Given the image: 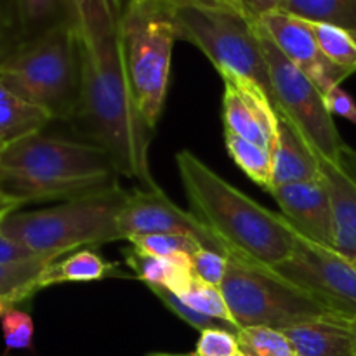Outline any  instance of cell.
<instances>
[{"label": "cell", "instance_id": "obj_1", "mask_svg": "<svg viewBox=\"0 0 356 356\" xmlns=\"http://www.w3.org/2000/svg\"><path fill=\"white\" fill-rule=\"evenodd\" d=\"M79 35L82 79L68 124L83 143L108 153L118 176L139 181L145 190H160L149 169L153 129L138 110L129 86L120 26L117 23Z\"/></svg>", "mask_w": 356, "mask_h": 356}, {"label": "cell", "instance_id": "obj_2", "mask_svg": "<svg viewBox=\"0 0 356 356\" xmlns=\"http://www.w3.org/2000/svg\"><path fill=\"white\" fill-rule=\"evenodd\" d=\"M176 163L190 212L218 240L222 254L270 270L291 256L298 232L284 216L242 193L188 149L177 153Z\"/></svg>", "mask_w": 356, "mask_h": 356}, {"label": "cell", "instance_id": "obj_3", "mask_svg": "<svg viewBox=\"0 0 356 356\" xmlns=\"http://www.w3.org/2000/svg\"><path fill=\"white\" fill-rule=\"evenodd\" d=\"M118 183L113 162L83 141L30 134L0 152V198L28 204L72 200Z\"/></svg>", "mask_w": 356, "mask_h": 356}, {"label": "cell", "instance_id": "obj_4", "mask_svg": "<svg viewBox=\"0 0 356 356\" xmlns=\"http://www.w3.org/2000/svg\"><path fill=\"white\" fill-rule=\"evenodd\" d=\"M129 198L120 184L37 211H13L0 219L7 238L33 254L63 256L82 247L122 240L118 216Z\"/></svg>", "mask_w": 356, "mask_h": 356}, {"label": "cell", "instance_id": "obj_5", "mask_svg": "<svg viewBox=\"0 0 356 356\" xmlns=\"http://www.w3.org/2000/svg\"><path fill=\"white\" fill-rule=\"evenodd\" d=\"M82 79L80 35L75 23L63 24L19 47L0 65V80L35 104L51 120L75 115Z\"/></svg>", "mask_w": 356, "mask_h": 356}, {"label": "cell", "instance_id": "obj_6", "mask_svg": "<svg viewBox=\"0 0 356 356\" xmlns=\"http://www.w3.org/2000/svg\"><path fill=\"white\" fill-rule=\"evenodd\" d=\"M118 26L132 96L155 131L169 87L172 49L179 40L172 6L163 0L125 3Z\"/></svg>", "mask_w": 356, "mask_h": 356}, {"label": "cell", "instance_id": "obj_7", "mask_svg": "<svg viewBox=\"0 0 356 356\" xmlns=\"http://www.w3.org/2000/svg\"><path fill=\"white\" fill-rule=\"evenodd\" d=\"M172 13L177 38L200 49L221 79L256 83L273 101L257 21L247 17L242 10L216 6H172Z\"/></svg>", "mask_w": 356, "mask_h": 356}, {"label": "cell", "instance_id": "obj_8", "mask_svg": "<svg viewBox=\"0 0 356 356\" xmlns=\"http://www.w3.org/2000/svg\"><path fill=\"white\" fill-rule=\"evenodd\" d=\"M228 270L221 284L233 322L243 327L263 325L285 330L299 323L344 320L315 298L270 268L228 252Z\"/></svg>", "mask_w": 356, "mask_h": 356}, {"label": "cell", "instance_id": "obj_9", "mask_svg": "<svg viewBox=\"0 0 356 356\" xmlns=\"http://www.w3.org/2000/svg\"><path fill=\"white\" fill-rule=\"evenodd\" d=\"M257 33L270 72L277 111L298 129L316 156L339 163L341 152L346 143L341 139L322 90L282 54L259 23Z\"/></svg>", "mask_w": 356, "mask_h": 356}, {"label": "cell", "instance_id": "obj_10", "mask_svg": "<svg viewBox=\"0 0 356 356\" xmlns=\"http://www.w3.org/2000/svg\"><path fill=\"white\" fill-rule=\"evenodd\" d=\"M273 271L341 318L356 320V268L350 257L298 233L292 254Z\"/></svg>", "mask_w": 356, "mask_h": 356}, {"label": "cell", "instance_id": "obj_11", "mask_svg": "<svg viewBox=\"0 0 356 356\" xmlns=\"http://www.w3.org/2000/svg\"><path fill=\"white\" fill-rule=\"evenodd\" d=\"M122 240L153 233H174L197 238L207 249L222 252L218 240L191 212L177 207L162 190H136L118 216Z\"/></svg>", "mask_w": 356, "mask_h": 356}, {"label": "cell", "instance_id": "obj_12", "mask_svg": "<svg viewBox=\"0 0 356 356\" xmlns=\"http://www.w3.org/2000/svg\"><path fill=\"white\" fill-rule=\"evenodd\" d=\"M257 23L270 35L282 54L294 63L322 90V94L329 92L332 87L341 86V82L350 76V73L332 65L322 54L312 26L306 19L292 16L284 10H273L264 14Z\"/></svg>", "mask_w": 356, "mask_h": 356}, {"label": "cell", "instance_id": "obj_13", "mask_svg": "<svg viewBox=\"0 0 356 356\" xmlns=\"http://www.w3.org/2000/svg\"><path fill=\"white\" fill-rule=\"evenodd\" d=\"M271 197L280 207V214L299 235L309 242L334 249L336 222L332 200L323 177L275 186Z\"/></svg>", "mask_w": 356, "mask_h": 356}, {"label": "cell", "instance_id": "obj_14", "mask_svg": "<svg viewBox=\"0 0 356 356\" xmlns=\"http://www.w3.org/2000/svg\"><path fill=\"white\" fill-rule=\"evenodd\" d=\"M271 163H273V188L322 177L315 152L309 148L298 129L280 113H278L277 136L271 146Z\"/></svg>", "mask_w": 356, "mask_h": 356}, {"label": "cell", "instance_id": "obj_15", "mask_svg": "<svg viewBox=\"0 0 356 356\" xmlns=\"http://www.w3.org/2000/svg\"><path fill=\"white\" fill-rule=\"evenodd\" d=\"M316 159L332 200L336 222L334 250L346 257H356V181L339 163L320 156Z\"/></svg>", "mask_w": 356, "mask_h": 356}, {"label": "cell", "instance_id": "obj_16", "mask_svg": "<svg viewBox=\"0 0 356 356\" xmlns=\"http://www.w3.org/2000/svg\"><path fill=\"white\" fill-rule=\"evenodd\" d=\"M350 320H320L282 330L296 356H355Z\"/></svg>", "mask_w": 356, "mask_h": 356}, {"label": "cell", "instance_id": "obj_17", "mask_svg": "<svg viewBox=\"0 0 356 356\" xmlns=\"http://www.w3.org/2000/svg\"><path fill=\"white\" fill-rule=\"evenodd\" d=\"M125 264L134 271L138 280L146 285H160L176 296L184 294L193 282V266L190 254H176L172 257H160L131 245L124 252Z\"/></svg>", "mask_w": 356, "mask_h": 356}, {"label": "cell", "instance_id": "obj_18", "mask_svg": "<svg viewBox=\"0 0 356 356\" xmlns=\"http://www.w3.org/2000/svg\"><path fill=\"white\" fill-rule=\"evenodd\" d=\"M21 44L63 24L75 23L72 0H10ZM76 24V23H75Z\"/></svg>", "mask_w": 356, "mask_h": 356}, {"label": "cell", "instance_id": "obj_19", "mask_svg": "<svg viewBox=\"0 0 356 356\" xmlns=\"http://www.w3.org/2000/svg\"><path fill=\"white\" fill-rule=\"evenodd\" d=\"M120 271L115 263H108L99 254L92 250H79L70 254L65 259H56L45 266L38 277L37 289L42 291L45 287L66 282H96L108 277H120Z\"/></svg>", "mask_w": 356, "mask_h": 356}, {"label": "cell", "instance_id": "obj_20", "mask_svg": "<svg viewBox=\"0 0 356 356\" xmlns=\"http://www.w3.org/2000/svg\"><path fill=\"white\" fill-rule=\"evenodd\" d=\"M51 122L45 111L28 103L0 80V138L6 145L37 134Z\"/></svg>", "mask_w": 356, "mask_h": 356}, {"label": "cell", "instance_id": "obj_21", "mask_svg": "<svg viewBox=\"0 0 356 356\" xmlns=\"http://www.w3.org/2000/svg\"><path fill=\"white\" fill-rule=\"evenodd\" d=\"M56 254H42L17 263L0 264V298L9 299L13 305L24 301L33 296L37 289L38 277L47 264L59 259Z\"/></svg>", "mask_w": 356, "mask_h": 356}, {"label": "cell", "instance_id": "obj_22", "mask_svg": "<svg viewBox=\"0 0 356 356\" xmlns=\"http://www.w3.org/2000/svg\"><path fill=\"white\" fill-rule=\"evenodd\" d=\"M284 13L313 23H329L356 35V0H284Z\"/></svg>", "mask_w": 356, "mask_h": 356}, {"label": "cell", "instance_id": "obj_23", "mask_svg": "<svg viewBox=\"0 0 356 356\" xmlns=\"http://www.w3.org/2000/svg\"><path fill=\"white\" fill-rule=\"evenodd\" d=\"M225 143L233 162L263 190H273V163L268 148L250 143L233 132L225 131Z\"/></svg>", "mask_w": 356, "mask_h": 356}, {"label": "cell", "instance_id": "obj_24", "mask_svg": "<svg viewBox=\"0 0 356 356\" xmlns=\"http://www.w3.org/2000/svg\"><path fill=\"white\" fill-rule=\"evenodd\" d=\"M312 26L315 40L318 44L322 54L329 59L332 65L339 66L341 70L353 75L356 72V38L351 31L329 23H313Z\"/></svg>", "mask_w": 356, "mask_h": 356}, {"label": "cell", "instance_id": "obj_25", "mask_svg": "<svg viewBox=\"0 0 356 356\" xmlns=\"http://www.w3.org/2000/svg\"><path fill=\"white\" fill-rule=\"evenodd\" d=\"M236 339L245 356H296L287 336L271 327H243Z\"/></svg>", "mask_w": 356, "mask_h": 356}, {"label": "cell", "instance_id": "obj_26", "mask_svg": "<svg viewBox=\"0 0 356 356\" xmlns=\"http://www.w3.org/2000/svg\"><path fill=\"white\" fill-rule=\"evenodd\" d=\"M75 23L80 33L113 26L120 21L124 0H72Z\"/></svg>", "mask_w": 356, "mask_h": 356}, {"label": "cell", "instance_id": "obj_27", "mask_svg": "<svg viewBox=\"0 0 356 356\" xmlns=\"http://www.w3.org/2000/svg\"><path fill=\"white\" fill-rule=\"evenodd\" d=\"M148 289L152 291V294H155L156 298L163 302V306H165L169 312H172L177 318L186 322L188 325H191L193 329L200 330V332H204V330H209V329H221L238 336L240 327L236 325V323L226 322V320L212 318V316L204 315V313L195 312V309L190 308V306H188L179 296H176L174 292H170L169 289L165 287H160V285H148Z\"/></svg>", "mask_w": 356, "mask_h": 356}, {"label": "cell", "instance_id": "obj_28", "mask_svg": "<svg viewBox=\"0 0 356 356\" xmlns=\"http://www.w3.org/2000/svg\"><path fill=\"white\" fill-rule=\"evenodd\" d=\"M179 298L183 299L190 308H193L195 312L204 313V315L212 316V318L226 320V322L235 323L233 322L232 312H229L228 302H226L221 289L216 287V285L205 284V282L198 280V278L195 277L191 285L188 287V291L184 292V294H181Z\"/></svg>", "mask_w": 356, "mask_h": 356}, {"label": "cell", "instance_id": "obj_29", "mask_svg": "<svg viewBox=\"0 0 356 356\" xmlns=\"http://www.w3.org/2000/svg\"><path fill=\"white\" fill-rule=\"evenodd\" d=\"M131 245L160 257H172L176 254H190L193 256L202 245L197 238L188 235H174V233H153V235H139L127 240Z\"/></svg>", "mask_w": 356, "mask_h": 356}, {"label": "cell", "instance_id": "obj_30", "mask_svg": "<svg viewBox=\"0 0 356 356\" xmlns=\"http://www.w3.org/2000/svg\"><path fill=\"white\" fill-rule=\"evenodd\" d=\"M0 327H2L3 344H6L7 353L9 351L31 350L35 327L30 313L9 308L0 316Z\"/></svg>", "mask_w": 356, "mask_h": 356}, {"label": "cell", "instance_id": "obj_31", "mask_svg": "<svg viewBox=\"0 0 356 356\" xmlns=\"http://www.w3.org/2000/svg\"><path fill=\"white\" fill-rule=\"evenodd\" d=\"M191 266H193V275L198 280L221 287L226 277V270H228V257L219 250L200 247L191 256Z\"/></svg>", "mask_w": 356, "mask_h": 356}, {"label": "cell", "instance_id": "obj_32", "mask_svg": "<svg viewBox=\"0 0 356 356\" xmlns=\"http://www.w3.org/2000/svg\"><path fill=\"white\" fill-rule=\"evenodd\" d=\"M240 353L236 334L221 329H209L200 332L195 355L198 356H236Z\"/></svg>", "mask_w": 356, "mask_h": 356}, {"label": "cell", "instance_id": "obj_33", "mask_svg": "<svg viewBox=\"0 0 356 356\" xmlns=\"http://www.w3.org/2000/svg\"><path fill=\"white\" fill-rule=\"evenodd\" d=\"M323 97L330 113L339 115L356 125V103L346 90L341 89V86L332 87L329 92L323 94Z\"/></svg>", "mask_w": 356, "mask_h": 356}, {"label": "cell", "instance_id": "obj_34", "mask_svg": "<svg viewBox=\"0 0 356 356\" xmlns=\"http://www.w3.org/2000/svg\"><path fill=\"white\" fill-rule=\"evenodd\" d=\"M21 40L17 35L16 26L0 14V65L19 47Z\"/></svg>", "mask_w": 356, "mask_h": 356}, {"label": "cell", "instance_id": "obj_35", "mask_svg": "<svg viewBox=\"0 0 356 356\" xmlns=\"http://www.w3.org/2000/svg\"><path fill=\"white\" fill-rule=\"evenodd\" d=\"M35 256H42V254H33L31 250L24 249L23 245L7 238L2 233V229H0V264L17 263V261L30 259V257Z\"/></svg>", "mask_w": 356, "mask_h": 356}, {"label": "cell", "instance_id": "obj_36", "mask_svg": "<svg viewBox=\"0 0 356 356\" xmlns=\"http://www.w3.org/2000/svg\"><path fill=\"white\" fill-rule=\"evenodd\" d=\"M242 10L247 17L252 21H259L264 14H270L273 10H280L284 0H240Z\"/></svg>", "mask_w": 356, "mask_h": 356}, {"label": "cell", "instance_id": "obj_37", "mask_svg": "<svg viewBox=\"0 0 356 356\" xmlns=\"http://www.w3.org/2000/svg\"><path fill=\"white\" fill-rule=\"evenodd\" d=\"M163 2L172 3V6H188V3H191V6H216L242 10V2L240 0H163Z\"/></svg>", "mask_w": 356, "mask_h": 356}, {"label": "cell", "instance_id": "obj_38", "mask_svg": "<svg viewBox=\"0 0 356 356\" xmlns=\"http://www.w3.org/2000/svg\"><path fill=\"white\" fill-rule=\"evenodd\" d=\"M339 165L356 181V149L348 145L344 146L339 156Z\"/></svg>", "mask_w": 356, "mask_h": 356}, {"label": "cell", "instance_id": "obj_39", "mask_svg": "<svg viewBox=\"0 0 356 356\" xmlns=\"http://www.w3.org/2000/svg\"><path fill=\"white\" fill-rule=\"evenodd\" d=\"M0 14L6 16L10 23L14 24V17H13V2L10 0H0ZM17 31V30H16Z\"/></svg>", "mask_w": 356, "mask_h": 356}, {"label": "cell", "instance_id": "obj_40", "mask_svg": "<svg viewBox=\"0 0 356 356\" xmlns=\"http://www.w3.org/2000/svg\"><path fill=\"white\" fill-rule=\"evenodd\" d=\"M9 308H14V305L13 302L9 301V299H3V298H0V316L3 315V313L7 312V309Z\"/></svg>", "mask_w": 356, "mask_h": 356}, {"label": "cell", "instance_id": "obj_41", "mask_svg": "<svg viewBox=\"0 0 356 356\" xmlns=\"http://www.w3.org/2000/svg\"><path fill=\"white\" fill-rule=\"evenodd\" d=\"M350 332H351V337H353V350H355V356H356V320H350Z\"/></svg>", "mask_w": 356, "mask_h": 356}, {"label": "cell", "instance_id": "obj_42", "mask_svg": "<svg viewBox=\"0 0 356 356\" xmlns=\"http://www.w3.org/2000/svg\"><path fill=\"white\" fill-rule=\"evenodd\" d=\"M146 356H198V355H195L193 351V353H149Z\"/></svg>", "mask_w": 356, "mask_h": 356}, {"label": "cell", "instance_id": "obj_43", "mask_svg": "<svg viewBox=\"0 0 356 356\" xmlns=\"http://www.w3.org/2000/svg\"><path fill=\"white\" fill-rule=\"evenodd\" d=\"M3 148H6V143H3V141H2V138H0V152H2Z\"/></svg>", "mask_w": 356, "mask_h": 356}, {"label": "cell", "instance_id": "obj_44", "mask_svg": "<svg viewBox=\"0 0 356 356\" xmlns=\"http://www.w3.org/2000/svg\"><path fill=\"white\" fill-rule=\"evenodd\" d=\"M134 2H143V0H125V3H134Z\"/></svg>", "mask_w": 356, "mask_h": 356}, {"label": "cell", "instance_id": "obj_45", "mask_svg": "<svg viewBox=\"0 0 356 356\" xmlns=\"http://www.w3.org/2000/svg\"><path fill=\"white\" fill-rule=\"evenodd\" d=\"M350 261H351V263H353V266L356 268V257H350Z\"/></svg>", "mask_w": 356, "mask_h": 356}, {"label": "cell", "instance_id": "obj_46", "mask_svg": "<svg viewBox=\"0 0 356 356\" xmlns=\"http://www.w3.org/2000/svg\"><path fill=\"white\" fill-rule=\"evenodd\" d=\"M236 356H245V355H243V353H242V351H240V353H238V355H236Z\"/></svg>", "mask_w": 356, "mask_h": 356}, {"label": "cell", "instance_id": "obj_47", "mask_svg": "<svg viewBox=\"0 0 356 356\" xmlns=\"http://www.w3.org/2000/svg\"><path fill=\"white\" fill-rule=\"evenodd\" d=\"M0 200H3V198H0Z\"/></svg>", "mask_w": 356, "mask_h": 356}, {"label": "cell", "instance_id": "obj_48", "mask_svg": "<svg viewBox=\"0 0 356 356\" xmlns=\"http://www.w3.org/2000/svg\"><path fill=\"white\" fill-rule=\"evenodd\" d=\"M355 38H356V35H355Z\"/></svg>", "mask_w": 356, "mask_h": 356}, {"label": "cell", "instance_id": "obj_49", "mask_svg": "<svg viewBox=\"0 0 356 356\" xmlns=\"http://www.w3.org/2000/svg\"><path fill=\"white\" fill-rule=\"evenodd\" d=\"M124 2H125V0H124Z\"/></svg>", "mask_w": 356, "mask_h": 356}]
</instances>
